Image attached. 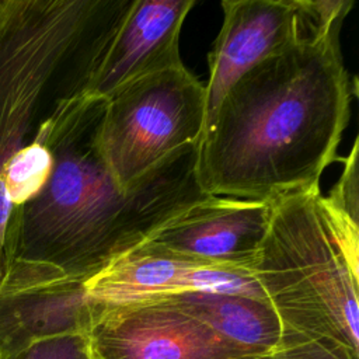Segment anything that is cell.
I'll return each instance as SVG.
<instances>
[{"mask_svg": "<svg viewBox=\"0 0 359 359\" xmlns=\"http://www.w3.org/2000/svg\"><path fill=\"white\" fill-rule=\"evenodd\" d=\"M352 6L307 0V29L231 86L198 144L195 172L206 195L269 203L320 187L356 93L339 41Z\"/></svg>", "mask_w": 359, "mask_h": 359, "instance_id": "obj_1", "label": "cell"}, {"mask_svg": "<svg viewBox=\"0 0 359 359\" xmlns=\"http://www.w3.org/2000/svg\"><path fill=\"white\" fill-rule=\"evenodd\" d=\"M104 101H60L39 123L32 140L49 149L53 167L41 192L13 210L8 265L45 264L87 280L209 196L196 181L198 144L171 153L122 189L97 144Z\"/></svg>", "mask_w": 359, "mask_h": 359, "instance_id": "obj_2", "label": "cell"}, {"mask_svg": "<svg viewBox=\"0 0 359 359\" xmlns=\"http://www.w3.org/2000/svg\"><path fill=\"white\" fill-rule=\"evenodd\" d=\"M133 0H0V280L13 206L6 164L60 101L83 95Z\"/></svg>", "mask_w": 359, "mask_h": 359, "instance_id": "obj_3", "label": "cell"}, {"mask_svg": "<svg viewBox=\"0 0 359 359\" xmlns=\"http://www.w3.org/2000/svg\"><path fill=\"white\" fill-rule=\"evenodd\" d=\"M358 269L324 213L320 187L269 202L251 273L283 338L327 342L359 359Z\"/></svg>", "mask_w": 359, "mask_h": 359, "instance_id": "obj_4", "label": "cell"}, {"mask_svg": "<svg viewBox=\"0 0 359 359\" xmlns=\"http://www.w3.org/2000/svg\"><path fill=\"white\" fill-rule=\"evenodd\" d=\"M206 119L205 84L184 65L140 77L104 101L98 150L122 189L171 153L199 144Z\"/></svg>", "mask_w": 359, "mask_h": 359, "instance_id": "obj_5", "label": "cell"}, {"mask_svg": "<svg viewBox=\"0 0 359 359\" xmlns=\"http://www.w3.org/2000/svg\"><path fill=\"white\" fill-rule=\"evenodd\" d=\"M86 337L94 359L252 356L165 299L100 303Z\"/></svg>", "mask_w": 359, "mask_h": 359, "instance_id": "obj_6", "label": "cell"}, {"mask_svg": "<svg viewBox=\"0 0 359 359\" xmlns=\"http://www.w3.org/2000/svg\"><path fill=\"white\" fill-rule=\"evenodd\" d=\"M84 282L50 265L13 261L0 280V359L42 339L86 335L100 303Z\"/></svg>", "mask_w": 359, "mask_h": 359, "instance_id": "obj_7", "label": "cell"}, {"mask_svg": "<svg viewBox=\"0 0 359 359\" xmlns=\"http://www.w3.org/2000/svg\"><path fill=\"white\" fill-rule=\"evenodd\" d=\"M220 6L222 27L208 53L202 136L231 86L255 65L296 41L310 22L307 0H223Z\"/></svg>", "mask_w": 359, "mask_h": 359, "instance_id": "obj_8", "label": "cell"}, {"mask_svg": "<svg viewBox=\"0 0 359 359\" xmlns=\"http://www.w3.org/2000/svg\"><path fill=\"white\" fill-rule=\"evenodd\" d=\"M268 220L266 202L208 196L164 223L144 244L202 265L251 272Z\"/></svg>", "mask_w": 359, "mask_h": 359, "instance_id": "obj_9", "label": "cell"}, {"mask_svg": "<svg viewBox=\"0 0 359 359\" xmlns=\"http://www.w3.org/2000/svg\"><path fill=\"white\" fill-rule=\"evenodd\" d=\"M84 285L90 297L102 304L160 299L192 290L266 300L250 271L202 265L144 243L112 261Z\"/></svg>", "mask_w": 359, "mask_h": 359, "instance_id": "obj_10", "label": "cell"}, {"mask_svg": "<svg viewBox=\"0 0 359 359\" xmlns=\"http://www.w3.org/2000/svg\"><path fill=\"white\" fill-rule=\"evenodd\" d=\"M195 0H133L83 95L108 98L153 73L182 66L180 36Z\"/></svg>", "mask_w": 359, "mask_h": 359, "instance_id": "obj_11", "label": "cell"}, {"mask_svg": "<svg viewBox=\"0 0 359 359\" xmlns=\"http://www.w3.org/2000/svg\"><path fill=\"white\" fill-rule=\"evenodd\" d=\"M247 355H272L282 344L280 321L265 299L192 290L165 297Z\"/></svg>", "mask_w": 359, "mask_h": 359, "instance_id": "obj_12", "label": "cell"}, {"mask_svg": "<svg viewBox=\"0 0 359 359\" xmlns=\"http://www.w3.org/2000/svg\"><path fill=\"white\" fill-rule=\"evenodd\" d=\"M342 163L344 168L338 181L328 195H321V206L348 257L359 262L358 139Z\"/></svg>", "mask_w": 359, "mask_h": 359, "instance_id": "obj_13", "label": "cell"}, {"mask_svg": "<svg viewBox=\"0 0 359 359\" xmlns=\"http://www.w3.org/2000/svg\"><path fill=\"white\" fill-rule=\"evenodd\" d=\"M53 167L49 149L38 140H31L6 164L3 188L13 209L21 208L48 182Z\"/></svg>", "mask_w": 359, "mask_h": 359, "instance_id": "obj_14", "label": "cell"}, {"mask_svg": "<svg viewBox=\"0 0 359 359\" xmlns=\"http://www.w3.org/2000/svg\"><path fill=\"white\" fill-rule=\"evenodd\" d=\"M13 359H94L87 337L72 334L32 344Z\"/></svg>", "mask_w": 359, "mask_h": 359, "instance_id": "obj_15", "label": "cell"}, {"mask_svg": "<svg viewBox=\"0 0 359 359\" xmlns=\"http://www.w3.org/2000/svg\"><path fill=\"white\" fill-rule=\"evenodd\" d=\"M272 359H358L344 348L320 341L283 338Z\"/></svg>", "mask_w": 359, "mask_h": 359, "instance_id": "obj_16", "label": "cell"}, {"mask_svg": "<svg viewBox=\"0 0 359 359\" xmlns=\"http://www.w3.org/2000/svg\"><path fill=\"white\" fill-rule=\"evenodd\" d=\"M233 359H272L271 355H252V356H238Z\"/></svg>", "mask_w": 359, "mask_h": 359, "instance_id": "obj_17", "label": "cell"}]
</instances>
